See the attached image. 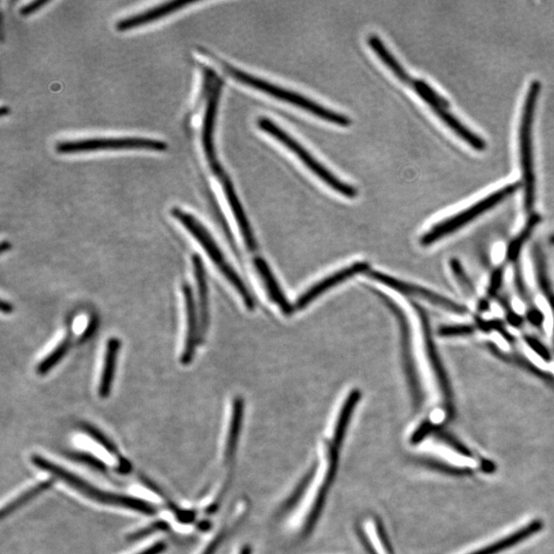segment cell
Masks as SVG:
<instances>
[{"instance_id": "18", "label": "cell", "mask_w": 554, "mask_h": 554, "mask_svg": "<svg viewBox=\"0 0 554 554\" xmlns=\"http://www.w3.org/2000/svg\"><path fill=\"white\" fill-rule=\"evenodd\" d=\"M328 472L326 475V479L324 483L320 488V493L317 496V499L313 504V507L311 509V513L310 516L307 518L306 525H305V535H310L313 528L315 527V524L318 523L320 516L321 514L322 508L325 507L327 496L329 490V488L333 485V482L338 471V454L339 450H337L332 445L328 447Z\"/></svg>"}, {"instance_id": "30", "label": "cell", "mask_w": 554, "mask_h": 554, "mask_svg": "<svg viewBox=\"0 0 554 554\" xmlns=\"http://www.w3.org/2000/svg\"><path fill=\"white\" fill-rule=\"evenodd\" d=\"M81 429L84 432L89 434L90 438L96 440L97 443H99L104 448H107V450L110 454L116 456V457H119L116 447L111 443V441L108 439V438H107V436H105L104 433H102L99 430L96 429L95 426L86 423L81 425Z\"/></svg>"}, {"instance_id": "36", "label": "cell", "mask_w": 554, "mask_h": 554, "mask_svg": "<svg viewBox=\"0 0 554 554\" xmlns=\"http://www.w3.org/2000/svg\"><path fill=\"white\" fill-rule=\"evenodd\" d=\"M376 530L379 538H380V541L384 547L385 551H388V554H396L394 549H392V545L389 541L387 533H385L382 524L377 520Z\"/></svg>"}, {"instance_id": "42", "label": "cell", "mask_w": 554, "mask_h": 554, "mask_svg": "<svg viewBox=\"0 0 554 554\" xmlns=\"http://www.w3.org/2000/svg\"><path fill=\"white\" fill-rule=\"evenodd\" d=\"M359 535L361 537L364 549L367 550L369 554H377L376 550H374V547L371 546V544L368 541V539L366 538V536L363 535V533L360 531Z\"/></svg>"}, {"instance_id": "29", "label": "cell", "mask_w": 554, "mask_h": 554, "mask_svg": "<svg viewBox=\"0 0 554 554\" xmlns=\"http://www.w3.org/2000/svg\"><path fill=\"white\" fill-rule=\"evenodd\" d=\"M421 465L433 469V471L439 472L441 473L455 475V476H465L468 474H472L473 472L468 468H459L452 465H447V463L440 462L438 460L432 459H423L420 460Z\"/></svg>"}, {"instance_id": "45", "label": "cell", "mask_w": 554, "mask_h": 554, "mask_svg": "<svg viewBox=\"0 0 554 554\" xmlns=\"http://www.w3.org/2000/svg\"><path fill=\"white\" fill-rule=\"evenodd\" d=\"M251 550L249 546H244L240 554H251Z\"/></svg>"}, {"instance_id": "20", "label": "cell", "mask_w": 554, "mask_h": 554, "mask_svg": "<svg viewBox=\"0 0 554 554\" xmlns=\"http://www.w3.org/2000/svg\"><path fill=\"white\" fill-rule=\"evenodd\" d=\"M254 264L266 287V291L269 294L270 299L282 310L284 314L292 315L294 311H296V308L286 299L282 287L278 285L276 277L273 276L268 262H266L264 259L257 257L254 260Z\"/></svg>"}, {"instance_id": "26", "label": "cell", "mask_w": 554, "mask_h": 554, "mask_svg": "<svg viewBox=\"0 0 554 554\" xmlns=\"http://www.w3.org/2000/svg\"><path fill=\"white\" fill-rule=\"evenodd\" d=\"M52 481H47L38 483L37 486L27 490L26 492L21 494L16 499H13L10 504L6 505V507L2 511V517L4 518L16 511L20 507H22L23 505L30 502L33 499V498L38 496L42 492H45L48 488L52 486Z\"/></svg>"}, {"instance_id": "25", "label": "cell", "mask_w": 554, "mask_h": 554, "mask_svg": "<svg viewBox=\"0 0 554 554\" xmlns=\"http://www.w3.org/2000/svg\"><path fill=\"white\" fill-rule=\"evenodd\" d=\"M72 346V338L69 336L65 337L57 346H55L44 360H42L37 367V373L39 376H45L57 366L60 362L64 359Z\"/></svg>"}, {"instance_id": "17", "label": "cell", "mask_w": 554, "mask_h": 554, "mask_svg": "<svg viewBox=\"0 0 554 554\" xmlns=\"http://www.w3.org/2000/svg\"><path fill=\"white\" fill-rule=\"evenodd\" d=\"M193 276L196 287H198L199 297V314L200 324V341L205 339L209 326V287L207 272L202 259L198 254L192 257Z\"/></svg>"}, {"instance_id": "33", "label": "cell", "mask_w": 554, "mask_h": 554, "mask_svg": "<svg viewBox=\"0 0 554 554\" xmlns=\"http://www.w3.org/2000/svg\"><path fill=\"white\" fill-rule=\"evenodd\" d=\"M436 426H434L430 421H425L422 424H421L417 430L413 433L411 438V443L413 445H418L425 438L429 437L432 432H436Z\"/></svg>"}, {"instance_id": "19", "label": "cell", "mask_w": 554, "mask_h": 554, "mask_svg": "<svg viewBox=\"0 0 554 554\" xmlns=\"http://www.w3.org/2000/svg\"><path fill=\"white\" fill-rule=\"evenodd\" d=\"M121 347L122 342L118 338H115V337H112V338H110L107 343L99 388H98V394H99V396L103 399L108 398L111 394L112 385H114L116 374L119 350H121Z\"/></svg>"}, {"instance_id": "3", "label": "cell", "mask_w": 554, "mask_h": 554, "mask_svg": "<svg viewBox=\"0 0 554 554\" xmlns=\"http://www.w3.org/2000/svg\"><path fill=\"white\" fill-rule=\"evenodd\" d=\"M172 215L174 218L178 220L188 233L195 238L196 242L201 245L202 249L206 251L210 260L216 265V268H218L224 277L233 285L235 291L240 294L245 307H247L249 311H254L256 307L254 298H252L251 292L247 286L244 285L242 277L238 276V273L233 266L228 263L218 243H216L208 229L203 226L194 216L184 212V210L174 209H172Z\"/></svg>"}, {"instance_id": "13", "label": "cell", "mask_w": 554, "mask_h": 554, "mask_svg": "<svg viewBox=\"0 0 554 554\" xmlns=\"http://www.w3.org/2000/svg\"><path fill=\"white\" fill-rule=\"evenodd\" d=\"M371 270V266L367 262H356L355 264L348 266L346 268H343L338 272L333 273V275L320 280V282L313 285L306 292H304L298 298L296 305V311H303L314 300H317L328 290L333 289L334 286L346 282L349 278H352L361 273H367Z\"/></svg>"}, {"instance_id": "37", "label": "cell", "mask_w": 554, "mask_h": 554, "mask_svg": "<svg viewBox=\"0 0 554 554\" xmlns=\"http://www.w3.org/2000/svg\"><path fill=\"white\" fill-rule=\"evenodd\" d=\"M47 4H48V2H41V0H39V2H32L23 6V8L21 9L20 13L21 15L25 17L30 16L32 15V13H37L40 9L44 8V6Z\"/></svg>"}, {"instance_id": "10", "label": "cell", "mask_w": 554, "mask_h": 554, "mask_svg": "<svg viewBox=\"0 0 554 554\" xmlns=\"http://www.w3.org/2000/svg\"><path fill=\"white\" fill-rule=\"evenodd\" d=\"M367 275L371 279L376 280V282L388 286L390 287V289L401 293L405 294V296L417 297L425 301H429V303H432L433 305L439 306L441 308H444V310L446 311H453L455 313L465 314L467 312V310L465 306L456 303L450 299L441 297L440 294L430 290H426L422 286L401 282V280L391 277L388 275H384V273L379 271L370 270Z\"/></svg>"}, {"instance_id": "8", "label": "cell", "mask_w": 554, "mask_h": 554, "mask_svg": "<svg viewBox=\"0 0 554 554\" xmlns=\"http://www.w3.org/2000/svg\"><path fill=\"white\" fill-rule=\"evenodd\" d=\"M375 294L383 301V303L389 308L392 314H394L397 320L399 333H401V347L405 374L406 381H408L409 384L413 406H415V409H419L423 403V392L422 388H421L415 360H413V356L412 336L408 319H406L404 311H402L401 308H399L394 301L385 296L381 292L375 291Z\"/></svg>"}, {"instance_id": "7", "label": "cell", "mask_w": 554, "mask_h": 554, "mask_svg": "<svg viewBox=\"0 0 554 554\" xmlns=\"http://www.w3.org/2000/svg\"><path fill=\"white\" fill-rule=\"evenodd\" d=\"M167 144L159 140L146 138H99L84 139L80 141L61 142L55 146L60 154H73L107 150H147L164 152Z\"/></svg>"}, {"instance_id": "24", "label": "cell", "mask_w": 554, "mask_h": 554, "mask_svg": "<svg viewBox=\"0 0 554 554\" xmlns=\"http://www.w3.org/2000/svg\"><path fill=\"white\" fill-rule=\"evenodd\" d=\"M243 399L242 397H236L234 401L233 413H231L230 426L226 443V455L227 460L233 458L236 451V447L238 439H240V434L243 426Z\"/></svg>"}, {"instance_id": "11", "label": "cell", "mask_w": 554, "mask_h": 554, "mask_svg": "<svg viewBox=\"0 0 554 554\" xmlns=\"http://www.w3.org/2000/svg\"><path fill=\"white\" fill-rule=\"evenodd\" d=\"M413 308H415L421 320V326H422L427 357H429L430 367L434 375L437 377L439 388L441 391V395H443L447 416L451 418L454 415L452 390L443 363L440 362L437 347L434 345L429 317H427L423 308L418 304L413 303Z\"/></svg>"}, {"instance_id": "14", "label": "cell", "mask_w": 554, "mask_h": 554, "mask_svg": "<svg viewBox=\"0 0 554 554\" xmlns=\"http://www.w3.org/2000/svg\"><path fill=\"white\" fill-rule=\"evenodd\" d=\"M218 179L223 186V191L224 193H226L229 207L231 210H233L237 226L240 227L245 245H247L249 251H255L257 250L256 238L254 234H252L248 217L244 213L242 202L235 192L233 182H231V179L226 172L219 175Z\"/></svg>"}, {"instance_id": "21", "label": "cell", "mask_w": 554, "mask_h": 554, "mask_svg": "<svg viewBox=\"0 0 554 554\" xmlns=\"http://www.w3.org/2000/svg\"><path fill=\"white\" fill-rule=\"evenodd\" d=\"M543 529V523L541 521H533L525 527L514 533L513 535L505 537L501 540H498L497 542L490 544L485 549H482L478 551H474L471 554H497L510 549L516 544H520L524 540L535 535L536 533Z\"/></svg>"}, {"instance_id": "34", "label": "cell", "mask_w": 554, "mask_h": 554, "mask_svg": "<svg viewBox=\"0 0 554 554\" xmlns=\"http://www.w3.org/2000/svg\"><path fill=\"white\" fill-rule=\"evenodd\" d=\"M167 529V524L165 522H156L149 525L142 530H139L135 533H132V535L129 536V540L131 541H135V540L142 539L146 536L152 534L154 532L163 531Z\"/></svg>"}, {"instance_id": "41", "label": "cell", "mask_w": 554, "mask_h": 554, "mask_svg": "<svg viewBox=\"0 0 554 554\" xmlns=\"http://www.w3.org/2000/svg\"><path fill=\"white\" fill-rule=\"evenodd\" d=\"M481 468L483 473H493L496 471L495 463L488 459H482Z\"/></svg>"}, {"instance_id": "9", "label": "cell", "mask_w": 554, "mask_h": 554, "mask_svg": "<svg viewBox=\"0 0 554 554\" xmlns=\"http://www.w3.org/2000/svg\"><path fill=\"white\" fill-rule=\"evenodd\" d=\"M222 86L221 81L215 76L212 87L209 89L201 134L203 151H205L209 166L217 177L226 172L220 165L218 158H217L214 141L217 112H218Z\"/></svg>"}, {"instance_id": "5", "label": "cell", "mask_w": 554, "mask_h": 554, "mask_svg": "<svg viewBox=\"0 0 554 554\" xmlns=\"http://www.w3.org/2000/svg\"><path fill=\"white\" fill-rule=\"evenodd\" d=\"M259 129L266 132V134L277 140L279 143H282L286 149H289L294 154L303 164L320 179L326 185L331 187L334 192L340 193L345 198L354 199L357 195L356 188L345 183L340 178L335 176V175L328 170L324 165L315 158L305 147L301 145L296 139H294L291 135L280 128L275 122L268 117H260L258 119Z\"/></svg>"}, {"instance_id": "44", "label": "cell", "mask_w": 554, "mask_h": 554, "mask_svg": "<svg viewBox=\"0 0 554 554\" xmlns=\"http://www.w3.org/2000/svg\"><path fill=\"white\" fill-rule=\"evenodd\" d=\"M11 249V244L9 243L4 242L2 244V252L4 254L6 251Z\"/></svg>"}, {"instance_id": "6", "label": "cell", "mask_w": 554, "mask_h": 554, "mask_svg": "<svg viewBox=\"0 0 554 554\" xmlns=\"http://www.w3.org/2000/svg\"><path fill=\"white\" fill-rule=\"evenodd\" d=\"M523 186L522 182H515L513 184H508L499 189V191L490 193L487 198L481 200L474 203L472 207L462 210V212L456 214L450 218L441 221L434 226L429 233L425 234L421 240V243L423 245H430L439 242L441 238L446 237L448 234L456 233L462 227L467 226L480 216L492 209L500 202L509 198V196L515 194L518 189Z\"/></svg>"}, {"instance_id": "35", "label": "cell", "mask_w": 554, "mask_h": 554, "mask_svg": "<svg viewBox=\"0 0 554 554\" xmlns=\"http://www.w3.org/2000/svg\"><path fill=\"white\" fill-rule=\"evenodd\" d=\"M473 328L472 326H448L439 328V334L443 337L465 336L472 334Z\"/></svg>"}, {"instance_id": "32", "label": "cell", "mask_w": 554, "mask_h": 554, "mask_svg": "<svg viewBox=\"0 0 554 554\" xmlns=\"http://www.w3.org/2000/svg\"><path fill=\"white\" fill-rule=\"evenodd\" d=\"M72 457L76 461H81L90 467L97 469L101 473H105L107 471V465L100 460H98L92 455H89L87 453H73Z\"/></svg>"}, {"instance_id": "28", "label": "cell", "mask_w": 554, "mask_h": 554, "mask_svg": "<svg viewBox=\"0 0 554 554\" xmlns=\"http://www.w3.org/2000/svg\"><path fill=\"white\" fill-rule=\"evenodd\" d=\"M315 473H317V466H313L310 473L304 476L303 480L300 482L297 489L294 490L289 499H287L284 504L282 514L289 513V511L296 507L301 498H303V494L306 492L308 487H310Z\"/></svg>"}, {"instance_id": "1", "label": "cell", "mask_w": 554, "mask_h": 554, "mask_svg": "<svg viewBox=\"0 0 554 554\" xmlns=\"http://www.w3.org/2000/svg\"><path fill=\"white\" fill-rule=\"evenodd\" d=\"M541 84L532 81L524 98L520 124V161L524 185V208L533 214L536 201V176L534 153H533V123Z\"/></svg>"}, {"instance_id": "31", "label": "cell", "mask_w": 554, "mask_h": 554, "mask_svg": "<svg viewBox=\"0 0 554 554\" xmlns=\"http://www.w3.org/2000/svg\"><path fill=\"white\" fill-rule=\"evenodd\" d=\"M436 436L440 440L445 441L446 444L452 447L455 451H457L459 454L465 456V457H473V453L466 447L465 445L461 444L460 441L452 436V434L447 433L443 430H436Z\"/></svg>"}, {"instance_id": "12", "label": "cell", "mask_w": 554, "mask_h": 554, "mask_svg": "<svg viewBox=\"0 0 554 554\" xmlns=\"http://www.w3.org/2000/svg\"><path fill=\"white\" fill-rule=\"evenodd\" d=\"M185 307V341L183 353L180 357V362L183 366H189L193 361L196 348L200 343V324L198 305L195 304L194 294L191 285L184 284L182 286Z\"/></svg>"}, {"instance_id": "38", "label": "cell", "mask_w": 554, "mask_h": 554, "mask_svg": "<svg viewBox=\"0 0 554 554\" xmlns=\"http://www.w3.org/2000/svg\"><path fill=\"white\" fill-rule=\"evenodd\" d=\"M224 538H226V533L221 532L220 534L217 536L212 542H210V544L207 547V550L203 551L202 554H215L223 542Z\"/></svg>"}, {"instance_id": "43", "label": "cell", "mask_w": 554, "mask_h": 554, "mask_svg": "<svg viewBox=\"0 0 554 554\" xmlns=\"http://www.w3.org/2000/svg\"><path fill=\"white\" fill-rule=\"evenodd\" d=\"M13 311V307L11 303H6V301H3L2 303V311L5 314H10Z\"/></svg>"}, {"instance_id": "2", "label": "cell", "mask_w": 554, "mask_h": 554, "mask_svg": "<svg viewBox=\"0 0 554 554\" xmlns=\"http://www.w3.org/2000/svg\"><path fill=\"white\" fill-rule=\"evenodd\" d=\"M31 461L41 471L53 474L55 478L66 482L68 486L79 490L81 494L96 502L111 505V507L129 508L149 516L157 514L158 509L151 503L139 499L136 497L115 494L98 489L89 485V482H84L79 476L65 471L64 468L41 457V456H32Z\"/></svg>"}, {"instance_id": "40", "label": "cell", "mask_w": 554, "mask_h": 554, "mask_svg": "<svg viewBox=\"0 0 554 554\" xmlns=\"http://www.w3.org/2000/svg\"><path fill=\"white\" fill-rule=\"evenodd\" d=\"M166 549V545L164 542H158L137 554H160L161 552H164Z\"/></svg>"}, {"instance_id": "4", "label": "cell", "mask_w": 554, "mask_h": 554, "mask_svg": "<svg viewBox=\"0 0 554 554\" xmlns=\"http://www.w3.org/2000/svg\"><path fill=\"white\" fill-rule=\"evenodd\" d=\"M226 70L229 75L233 76L235 81L245 84V86L260 90V92L276 98L277 100L289 103L294 105V107L310 112V114L322 119V121L342 126V128H347V126L352 124V119L348 116L339 114V112L328 109L322 107V105L311 100L310 98L296 92H292L290 89L276 86V84L259 79V77L252 76L250 73L243 72L242 70H238L233 66H226Z\"/></svg>"}, {"instance_id": "23", "label": "cell", "mask_w": 554, "mask_h": 554, "mask_svg": "<svg viewBox=\"0 0 554 554\" xmlns=\"http://www.w3.org/2000/svg\"><path fill=\"white\" fill-rule=\"evenodd\" d=\"M368 44L371 50L377 55V57L383 62V64L387 66L392 73H394L397 79L405 84H409L412 77L405 69L401 65L394 55H392L388 48L385 47L383 41L377 35H371L368 39Z\"/></svg>"}, {"instance_id": "15", "label": "cell", "mask_w": 554, "mask_h": 554, "mask_svg": "<svg viewBox=\"0 0 554 554\" xmlns=\"http://www.w3.org/2000/svg\"><path fill=\"white\" fill-rule=\"evenodd\" d=\"M434 114L443 122L448 129H451L455 135H457L466 144L472 147L476 151H485L487 149V143L485 140L480 137L478 134L468 129L465 124H463L457 117H456L450 111V104L448 102L443 104L433 105L430 107Z\"/></svg>"}, {"instance_id": "16", "label": "cell", "mask_w": 554, "mask_h": 554, "mask_svg": "<svg viewBox=\"0 0 554 554\" xmlns=\"http://www.w3.org/2000/svg\"><path fill=\"white\" fill-rule=\"evenodd\" d=\"M192 4H194V2H182V0H176V2H168L160 4L156 6V8L138 13V15L119 21L116 26L117 30L124 32L135 30V28L152 23L154 21H158L171 15V13H176Z\"/></svg>"}, {"instance_id": "22", "label": "cell", "mask_w": 554, "mask_h": 554, "mask_svg": "<svg viewBox=\"0 0 554 554\" xmlns=\"http://www.w3.org/2000/svg\"><path fill=\"white\" fill-rule=\"evenodd\" d=\"M362 394L360 390L354 389L350 392L345 404H343L338 421H337L334 437L331 445L340 450L343 441L346 437V432L350 423V420L354 415L357 404H359Z\"/></svg>"}, {"instance_id": "39", "label": "cell", "mask_w": 554, "mask_h": 554, "mask_svg": "<svg viewBox=\"0 0 554 554\" xmlns=\"http://www.w3.org/2000/svg\"><path fill=\"white\" fill-rule=\"evenodd\" d=\"M530 346L536 350L537 354L544 357L545 360H550V354L547 350L540 345V343L535 339H528Z\"/></svg>"}, {"instance_id": "27", "label": "cell", "mask_w": 554, "mask_h": 554, "mask_svg": "<svg viewBox=\"0 0 554 554\" xmlns=\"http://www.w3.org/2000/svg\"><path fill=\"white\" fill-rule=\"evenodd\" d=\"M540 222V216L537 214H532L527 222V226L522 230L520 235H518L516 240L510 243L508 249V257L510 259H516L517 255L520 254V251L523 247V244L525 241L528 240V237L532 234V231L537 226V224Z\"/></svg>"}]
</instances>
